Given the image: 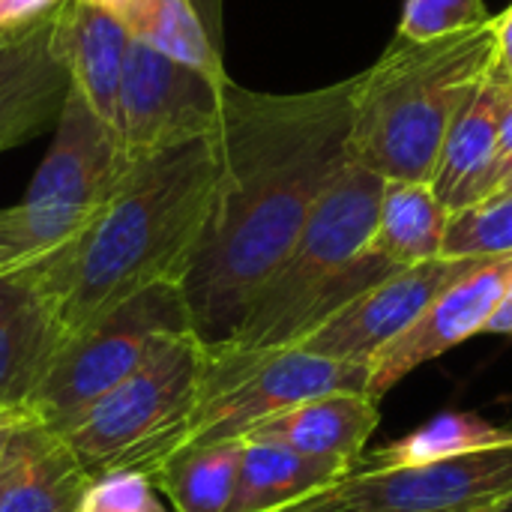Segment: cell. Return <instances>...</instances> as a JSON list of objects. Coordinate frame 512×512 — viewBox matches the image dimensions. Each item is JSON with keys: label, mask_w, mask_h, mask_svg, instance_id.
I'll return each instance as SVG.
<instances>
[{"label": "cell", "mask_w": 512, "mask_h": 512, "mask_svg": "<svg viewBox=\"0 0 512 512\" xmlns=\"http://www.w3.org/2000/svg\"><path fill=\"white\" fill-rule=\"evenodd\" d=\"M501 192H512V174L507 177V180H504V183H501V189H498L495 195H501Z\"/></svg>", "instance_id": "obj_35"}, {"label": "cell", "mask_w": 512, "mask_h": 512, "mask_svg": "<svg viewBox=\"0 0 512 512\" xmlns=\"http://www.w3.org/2000/svg\"><path fill=\"white\" fill-rule=\"evenodd\" d=\"M486 333L512 336V276L510 282H507V291H504L501 303H498V309H495V315H492L489 324H486Z\"/></svg>", "instance_id": "obj_32"}, {"label": "cell", "mask_w": 512, "mask_h": 512, "mask_svg": "<svg viewBox=\"0 0 512 512\" xmlns=\"http://www.w3.org/2000/svg\"><path fill=\"white\" fill-rule=\"evenodd\" d=\"M480 261L486 258H435L426 264L399 267L336 309L309 336H303L297 348L339 363L369 366L384 345L402 336L438 294L471 273Z\"/></svg>", "instance_id": "obj_11"}, {"label": "cell", "mask_w": 512, "mask_h": 512, "mask_svg": "<svg viewBox=\"0 0 512 512\" xmlns=\"http://www.w3.org/2000/svg\"><path fill=\"white\" fill-rule=\"evenodd\" d=\"M126 168L117 135L69 90L51 147L24 198L0 210V264L36 267L75 243L99 216Z\"/></svg>", "instance_id": "obj_6"}, {"label": "cell", "mask_w": 512, "mask_h": 512, "mask_svg": "<svg viewBox=\"0 0 512 512\" xmlns=\"http://www.w3.org/2000/svg\"><path fill=\"white\" fill-rule=\"evenodd\" d=\"M63 345L57 318L39 294L0 315V405H30Z\"/></svg>", "instance_id": "obj_20"}, {"label": "cell", "mask_w": 512, "mask_h": 512, "mask_svg": "<svg viewBox=\"0 0 512 512\" xmlns=\"http://www.w3.org/2000/svg\"><path fill=\"white\" fill-rule=\"evenodd\" d=\"M57 3L60 0H0V30L33 21L45 15L48 9H54Z\"/></svg>", "instance_id": "obj_28"}, {"label": "cell", "mask_w": 512, "mask_h": 512, "mask_svg": "<svg viewBox=\"0 0 512 512\" xmlns=\"http://www.w3.org/2000/svg\"><path fill=\"white\" fill-rule=\"evenodd\" d=\"M495 36H498V66L512 78V6L495 18Z\"/></svg>", "instance_id": "obj_31"}, {"label": "cell", "mask_w": 512, "mask_h": 512, "mask_svg": "<svg viewBox=\"0 0 512 512\" xmlns=\"http://www.w3.org/2000/svg\"><path fill=\"white\" fill-rule=\"evenodd\" d=\"M33 420H39V414L33 411V405H0V459L9 447V441L30 426Z\"/></svg>", "instance_id": "obj_29"}, {"label": "cell", "mask_w": 512, "mask_h": 512, "mask_svg": "<svg viewBox=\"0 0 512 512\" xmlns=\"http://www.w3.org/2000/svg\"><path fill=\"white\" fill-rule=\"evenodd\" d=\"M357 84L360 75L306 93H258L234 81L225 84L216 129L222 180L180 282L195 336L210 351L234 339L318 198L354 162Z\"/></svg>", "instance_id": "obj_1"}, {"label": "cell", "mask_w": 512, "mask_h": 512, "mask_svg": "<svg viewBox=\"0 0 512 512\" xmlns=\"http://www.w3.org/2000/svg\"><path fill=\"white\" fill-rule=\"evenodd\" d=\"M486 0H405L396 36L411 42H432L489 24Z\"/></svg>", "instance_id": "obj_25"}, {"label": "cell", "mask_w": 512, "mask_h": 512, "mask_svg": "<svg viewBox=\"0 0 512 512\" xmlns=\"http://www.w3.org/2000/svg\"><path fill=\"white\" fill-rule=\"evenodd\" d=\"M189 330L195 333L180 282L150 285L72 339L57 354L30 405L45 426L63 432L102 393L132 375L162 339Z\"/></svg>", "instance_id": "obj_8"}, {"label": "cell", "mask_w": 512, "mask_h": 512, "mask_svg": "<svg viewBox=\"0 0 512 512\" xmlns=\"http://www.w3.org/2000/svg\"><path fill=\"white\" fill-rule=\"evenodd\" d=\"M129 36L177 63H186L204 75L228 78L222 54L213 45L192 0H138L123 18Z\"/></svg>", "instance_id": "obj_21"}, {"label": "cell", "mask_w": 512, "mask_h": 512, "mask_svg": "<svg viewBox=\"0 0 512 512\" xmlns=\"http://www.w3.org/2000/svg\"><path fill=\"white\" fill-rule=\"evenodd\" d=\"M87 471L60 432L33 420L0 459V512H78Z\"/></svg>", "instance_id": "obj_16"}, {"label": "cell", "mask_w": 512, "mask_h": 512, "mask_svg": "<svg viewBox=\"0 0 512 512\" xmlns=\"http://www.w3.org/2000/svg\"><path fill=\"white\" fill-rule=\"evenodd\" d=\"M512 255V192L492 195L450 216L444 258Z\"/></svg>", "instance_id": "obj_24"}, {"label": "cell", "mask_w": 512, "mask_h": 512, "mask_svg": "<svg viewBox=\"0 0 512 512\" xmlns=\"http://www.w3.org/2000/svg\"><path fill=\"white\" fill-rule=\"evenodd\" d=\"M219 180L216 135L129 162L90 228L36 264L39 297L54 312L66 345L150 285L183 282Z\"/></svg>", "instance_id": "obj_2"}, {"label": "cell", "mask_w": 512, "mask_h": 512, "mask_svg": "<svg viewBox=\"0 0 512 512\" xmlns=\"http://www.w3.org/2000/svg\"><path fill=\"white\" fill-rule=\"evenodd\" d=\"M354 468L300 456L276 441L243 438L237 486L228 512H276L339 486Z\"/></svg>", "instance_id": "obj_18"}, {"label": "cell", "mask_w": 512, "mask_h": 512, "mask_svg": "<svg viewBox=\"0 0 512 512\" xmlns=\"http://www.w3.org/2000/svg\"><path fill=\"white\" fill-rule=\"evenodd\" d=\"M498 63L495 18L477 30L393 45L360 72L351 159L384 180L432 183L444 138Z\"/></svg>", "instance_id": "obj_3"}, {"label": "cell", "mask_w": 512, "mask_h": 512, "mask_svg": "<svg viewBox=\"0 0 512 512\" xmlns=\"http://www.w3.org/2000/svg\"><path fill=\"white\" fill-rule=\"evenodd\" d=\"M276 512H351V510H348V504H345V498H342L339 486H333V489H324V492H318V495H312V498H306V501H300V504H291V507H282V510H276Z\"/></svg>", "instance_id": "obj_30"}, {"label": "cell", "mask_w": 512, "mask_h": 512, "mask_svg": "<svg viewBox=\"0 0 512 512\" xmlns=\"http://www.w3.org/2000/svg\"><path fill=\"white\" fill-rule=\"evenodd\" d=\"M492 512H512V495L510 498H504V501H501V504H498Z\"/></svg>", "instance_id": "obj_34"}, {"label": "cell", "mask_w": 512, "mask_h": 512, "mask_svg": "<svg viewBox=\"0 0 512 512\" xmlns=\"http://www.w3.org/2000/svg\"><path fill=\"white\" fill-rule=\"evenodd\" d=\"M366 384V366L318 357L297 345L264 354L210 351L204 387L174 453L243 441L255 426L306 399L366 393Z\"/></svg>", "instance_id": "obj_7"}, {"label": "cell", "mask_w": 512, "mask_h": 512, "mask_svg": "<svg viewBox=\"0 0 512 512\" xmlns=\"http://www.w3.org/2000/svg\"><path fill=\"white\" fill-rule=\"evenodd\" d=\"M510 276L512 255H498L480 261L471 273L456 279L420 312V318L402 336H396L369 360L366 396L372 402H381L384 393L393 390L414 369L486 333V324L495 315Z\"/></svg>", "instance_id": "obj_12"}, {"label": "cell", "mask_w": 512, "mask_h": 512, "mask_svg": "<svg viewBox=\"0 0 512 512\" xmlns=\"http://www.w3.org/2000/svg\"><path fill=\"white\" fill-rule=\"evenodd\" d=\"M69 90L57 48V6L0 30V153L57 126Z\"/></svg>", "instance_id": "obj_13"}, {"label": "cell", "mask_w": 512, "mask_h": 512, "mask_svg": "<svg viewBox=\"0 0 512 512\" xmlns=\"http://www.w3.org/2000/svg\"><path fill=\"white\" fill-rule=\"evenodd\" d=\"M231 78L204 75L132 39L117 111V141L126 162L216 135L222 90Z\"/></svg>", "instance_id": "obj_9"}, {"label": "cell", "mask_w": 512, "mask_h": 512, "mask_svg": "<svg viewBox=\"0 0 512 512\" xmlns=\"http://www.w3.org/2000/svg\"><path fill=\"white\" fill-rule=\"evenodd\" d=\"M381 192L384 177L348 162L312 207L282 264L255 294L234 339L216 351L264 354L294 348L336 309L399 270L369 249Z\"/></svg>", "instance_id": "obj_4"}, {"label": "cell", "mask_w": 512, "mask_h": 512, "mask_svg": "<svg viewBox=\"0 0 512 512\" xmlns=\"http://www.w3.org/2000/svg\"><path fill=\"white\" fill-rule=\"evenodd\" d=\"M378 420V402L366 393H327L264 420L246 438L276 441L300 456L345 462L354 468L378 429Z\"/></svg>", "instance_id": "obj_17"}, {"label": "cell", "mask_w": 512, "mask_h": 512, "mask_svg": "<svg viewBox=\"0 0 512 512\" xmlns=\"http://www.w3.org/2000/svg\"><path fill=\"white\" fill-rule=\"evenodd\" d=\"M129 45L132 36L114 15L81 0L57 3V48L72 90L114 135Z\"/></svg>", "instance_id": "obj_15"}, {"label": "cell", "mask_w": 512, "mask_h": 512, "mask_svg": "<svg viewBox=\"0 0 512 512\" xmlns=\"http://www.w3.org/2000/svg\"><path fill=\"white\" fill-rule=\"evenodd\" d=\"M210 348L189 330L162 339L150 357L102 393L60 435L87 471H141L153 477L174 456L204 387Z\"/></svg>", "instance_id": "obj_5"}, {"label": "cell", "mask_w": 512, "mask_h": 512, "mask_svg": "<svg viewBox=\"0 0 512 512\" xmlns=\"http://www.w3.org/2000/svg\"><path fill=\"white\" fill-rule=\"evenodd\" d=\"M510 99L512 78L495 63V69L483 78V84L453 120L429 183L450 216L492 195L489 174L498 150L501 117Z\"/></svg>", "instance_id": "obj_14"}, {"label": "cell", "mask_w": 512, "mask_h": 512, "mask_svg": "<svg viewBox=\"0 0 512 512\" xmlns=\"http://www.w3.org/2000/svg\"><path fill=\"white\" fill-rule=\"evenodd\" d=\"M450 213L429 183L384 180L381 207L369 249L393 267H414L444 258Z\"/></svg>", "instance_id": "obj_19"}, {"label": "cell", "mask_w": 512, "mask_h": 512, "mask_svg": "<svg viewBox=\"0 0 512 512\" xmlns=\"http://www.w3.org/2000/svg\"><path fill=\"white\" fill-rule=\"evenodd\" d=\"M512 174V99L501 117V129H498V150H495V162H492V174H489V186L492 195L501 189V183ZM489 195V198H492Z\"/></svg>", "instance_id": "obj_27"}, {"label": "cell", "mask_w": 512, "mask_h": 512, "mask_svg": "<svg viewBox=\"0 0 512 512\" xmlns=\"http://www.w3.org/2000/svg\"><path fill=\"white\" fill-rule=\"evenodd\" d=\"M339 492L351 512H492L512 495V441L417 468H354Z\"/></svg>", "instance_id": "obj_10"}, {"label": "cell", "mask_w": 512, "mask_h": 512, "mask_svg": "<svg viewBox=\"0 0 512 512\" xmlns=\"http://www.w3.org/2000/svg\"><path fill=\"white\" fill-rule=\"evenodd\" d=\"M512 441V429L498 426L480 414H462V411H444L435 420L423 423L411 435L375 450L363 468H417L453 456H465L474 450L498 447Z\"/></svg>", "instance_id": "obj_23"}, {"label": "cell", "mask_w": 512, "mask_h": 512, "mask_svg": "<svg viewBox=\"0 0 512 512\" xmlns=\"http://www.w3.org/2000/svg\"><path fill=\"white\" fill-rule=\"evenodd\" d=\"M240 453L243 441L180 450L153 474V483L174 512H228L237 486Z\"/></svg>", "instance_id": "obj_22"}, {"label": "cell", "mask_w": 512, "mask_h": 512, "mask_svg": "<svg viewBox=\"0 0 512 512\" xmlns=\"http://www.w3.org/2000/svg\"><path fill=\"white\" fill-rule=\"evenodd\" d=\"M78 512H168L153 477L141 471H108L90 480Z\"/></svg>", "instance_id": "obj_26"}, {"label": "cell", "mask_w": 512, "mask_h": 512, "mask_svg": "<svg viewBox=\"0 0 512 512\" xmlns=\"http://www.w3.org/2000/svg\"><path fill=\"white\" fill-rule=\"evenodd\" d=\"M81 3H90V6H96V9H102V12H108V15H114L117 21H123V18L129 15V9H132L138 0H81Z\"/></svg>", "instance_id": "obj_33"}]
</instances>
